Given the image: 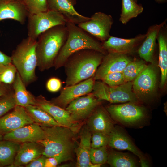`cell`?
<instances>
[{"instance_id":"obj_3","label":"cell","mask_w":167,"mask_h":167,"mask_svg":"<svg viewBox=\"0 0 167 167\" xmlns=\"http://www.w3.org/2000/svg\"><path fill=\"white\" fill-rule=\"evenodd\" d=\"M67 35L65 25L54 27L39 36L37 40L36 52L37 67L41 71L54 66L55 60Z\"/></svg>"},{"instance_id":"obj_13","label":"cell","mask_w":167,"mask_h":167,"mask_svg":"<svg viewBox=\"0 0 167 167\" xmlns=\"http://www.w3.org/2000/svg\"><path fill=\"white\" fill-rule=\"evenodd\" d=\"M34 122L25 107L16 105L11 112L0 118V134L3 136Z\"/></svg>"},{"instance_id":"obj_43","label":"cell","mask_w":167,"mask_h":167,"mask_svg":"<svg viewBox=\"0 0 167 167\" xmlns=\"http://www.w3.org/2000/svg\"><path fill=\"white\" fill-rule=\"evenodd\" d=\"M156 2L159 3H161L165 2L166 0H155Z\"/></svg>"},{"instance_id":"obj_35","label":"cell","mask_w":167,"mask_h":167,"mask_svg":"<svg viewBox=\"0 0 167 167\" xmlns=\"http://www.w3.org/2000/svg\"><path fill=\"white\" fill-rule=\"evenodd\" d=\"M29 15L45 11L48 10L47 0H22Z\"/></svg>"},{"instance_id":"obj_40","label":"cell","mask_w":167,"mask_h":167,"mask_svg":"<svg viewBox=\"0 0 167 167\" xmlns=\"http://www.w3.org/2000/svg\"><path fill=\"white\" fill-rule=\"evenodd\" d=\"M60 163L59 160L56 157H47L44 167H55Z\"/></svg>"},{"instance_id":"obj_23","label":"cell","mask_w":167,"mask_h":167,"mask_svg":"<svg viewBox=\"0 0 167 167\" xmlns=\"http://www.w3.org/2000/svg\"><path fill=\"white\" fill-rule=\"evenodd\" d=\"M43 146L39 142H26L21 143L19 149L11 167H21L43 155Z\"/></svg>"},{"instance_id":"obj_19","label":"cell","mask_w":167,"mask_h":167,"mask_svg":"<svg viewBox=\"0 0 167 167\" xmlns=\"http://www.w3.org/2000/svg\"><path fill=\"white\" fill-rule=\"evenodd\" d=\"M48 10L58 12L65 18L67 22L78 24L90 19L78 13L74 6L76 0H47Z\"/></svg>"},{"instance_id":"obj_28","label":"cell","mask_w":167,"mask_h":167,"mask_svg":"<svg viewBox=\"0 0 167 167\" xmlns=\"http://www.w3.org/2000/svg\"><path fill=\"white\" fill-rule=\"evenodd\" d=\"M25 108L33 122L41 126H64L57 122L48 113L36 105H28Z\"/></svg>"},{"instance_id":"obj_20","label":"cell","mask_w":167,"mask_h":167,"mask_svg":"<svg viewBox=\"0 0 167 167\" xmlns=\"http://www.w3.org/2000/svg\"><path fill=\"white\" fill-rule=\"evenodd\" d=\"M29 13L22 1L0 0V21L11 19L25 24Z\"/></svg>"},{"instance_id":"obj_38","label":"cell","mask_w":167,"mask_h":167,"mask_svg":"<svg viewBox=\"0 0 167 167\" xmlns=\"http://www.w3.org/2000/svg\"><path fill=\"white\" fill-rule=\"evenodd\" d=\"M62 86V83L58 78L53 77L47 81L46 87L47 90L51 92H56L60 90Z\"/></svg>"},{"instance_id":"obj_1","label":"cell","mask_w":167,"mask_h":167,"mask_svg":"<svg viewBox=\"0 0 167 167\" xmlns=\"http://www.w3.org/2000/svg\"><path fill=\"white\" fill-rule=\"evenodd\" d=\"M105 55L91 49L77 51L67 59L64 66L66 86L77 84L94 76Z\"/></svg>"},{"instance_id":"obj_14","label":"cell","mask_w":167,"mask_h":167,"mask_svg":"<svg viewBox=\"0 0 167 167\" xmlns=\"http://www.w3.org/2000/svg\"><path fill=\"white\" fill-rule=\"evenodd\" d=\"M108 145L118 150H127L132 152L139 158L142 167L148 166L149 163L145 156L120 127L114 126L109 135Z\"/></svg>"},{"instance_id":"obj_2","label":"cell","mask_w":167,"mask_h":167,"mask_svg":"<svg viewBox=\"0 0 167 167\" xmlns=\"http://www.w3.org/2000/svg\"><path fill=\"white\" fill-rule=\"evenodd\" d=\"M44 139L39 143L44 147L43 155L57 158L61 163L73 157L75 132L62 126H44Z\"/></svg>"},{"instance_id":"obj_33","label":"cell","mask_w":167,"mask_h":167,"mask_svg":"<svg viewBox=\"0 0 167 167\" xmlns=\"http://www.w3.org/2000/svg\"><path fill=\"white\" fill-rule=\"evenodd\" d=\"M109 152L106 146L97 148H92L90 154L91 162L101 165L107 162Z\"/></svg>"},{"instance_id":"obj_11","label":"cell","mask_w":167,"mask_h":167,"mask_svg":"<svg viewBox=\"0 0 167 167\" xmlns=\"http://www.w3.org/2000/svg\"><path fill=\"white\" fill-rule=\"evenodd\" d=\"M101 101L91 92L73 101L65 109L69 113L72 121L78 122L90 116Z\"/></svg>"},{"instance_id":"obj_34","label":"cell","mask_w":167,"mask_h":167,"mask_svg":"<svg viewBox=\"0 0 167 167\" xmlns=\"http://www.w3.org/2000/svg\"><path fill=\"white\" fill-rule=\"evenodd\" d=\"M16 105L13 89L0 97V118L11 111Z\"/></svg>"},{"instance_id":"obj_15","label":"cell","mask_w":167,"mask_h":167,"mask_svg":"<svg viewBox=\"0 0 167 167\" xmlns=\"http://www.w3.org/2000/svg\"><path fill=\"white\" fill-rule=\"evenodd\" d=\"M133 60L127 54L108 53L104 56L95 73L96 80H100L105 75L116 72H122Z\"/></svg>"},{"instance_id":"obj_30","label":"cell","mask_w":167,"mask_h":167,"mask_svg":"<svg viewBox=\"0 0 167 167\" xmlns=\"http://www.w3.org/2000/svg\"><path fill=\"white\" fill-rule=\"evenodd\" d=\"M107 162L112 167H135V160L126 153L112 151L109 153Z\"/></svg>"},{"instance_id":"obj_42","label":"cell","mask_w":167,"mask_h":167,"mask_svg":"<svg viewBox=\"0 0 167 167\" xmlns=\"http://www.w3.org/2000/svg\"><path fill=\"white\" fill-rule=\"evenodd\" d=\"M11 62V56L0 51V65H6Z\"/></svg>"},{"instance_id":"obj_10","label":"cell","mask_w":167,"mask_h":167,"mask_svg":"<svg viewBox=\"0 0 167 167\" xmlns=\"http://www.w3.org/2000/svg\"><path fill=\"white\" fill-rule=\"evenodd\" d=\"M157 79L155 69L150 65L134 80L132 88L138 100L146 102L151 98L156 89Z\"/></svg>"},{"instance_id":"obj_7","label":"cell","mask_w":167,"mask_h":167,"mask_svg":"<svg viewBox=\"0 0 167 167\" xmlns=\"http://www.w3.org/2000/svg\"><path fill=\"white\" fill-rule=\"evenodd\" d=\"M136 103L111 105L106 107V110L113 119L123 125L142 126L147 120V115L145 109Z\"/></svg>"},{"instance_id":"obj_25","label":"cell","mask_w":167,"mask_h":167,"mask_svg":"<svg viewBox=\"0 0 167 167\" xmlns=\"http://www.w3.org/2000/svg\"><path fill=\"white\" fill-rule=\"evenodd\" d=\"M12 86L16 105L24 107L30 105H36V97L27 90L26 86L18 72Z\"/></svg>"},{"instance_id":"obj_27","label":"cell","mask_w":167,"mask_h":167,"mask_svg":"<svg viewBox=\"0 0 167 167\" xmlns=\"http://www.w3.org/2000/svg\"><path fill=\"white\" fill-rule=\"evenodd\" d=\"M20 145V143L10 140H0V167H11Z\"/></svg>"},{"instance_id":"obj_24","label":"cell","mask_w":167,"mask_h":167,"mask_svg":"<svg viewBox=\"0 0 167 167\" xmlns=\"http://www.w3.org/2000/svg\"><path fill=\"white\" fill-rule=\"evenodd\" d=\"M88 125V128L92 132H99L108 135L114 127L105 110L97 107L90 116Z\"/></svg>"},{"instance_id":"obj_18","label":"cell","mask_w":167,"mask_h":167,"mask_svg":"<svg viewBox=\"0 0 167 167\" xmlns=\"http://www.w3.org/2000/svg\"><path fill=\"white\" fill-rule=\"evenodd\" d=\"M146 34H139L135 37L125 39L110 36L103 42V49L108 53L128 54L133 52L145 39Z\"/></svg>"},{"instance_id":"obj_26","label":"cell","mask_w":167,"mask_h":167,"mask_svg":"<svg viewBox=\"0 0 167 167\" xmlns=\"http://www.w3.org/2000/svg\"><path fill=\"white\" fill-rule=\"evenodd\" d=\"M164 26L161 29L157 40L159 48V66L161 74L160 84L161 88L164 87L167 77V35Z\"/></svg>"},{"instance_id":"obj_8","label":"cell","mask_w":167,"mask_h":167,"mask_svg":"<svg viewBox=\"0 0 167 167\" xmlns=\"http://www.w3.org/2000/svg\"><path fill=\"white\" fill-rule=\"evenodd\" d=\"M27 19L28 36L35 40L49 29L57 25H65L67 22L61 14L49 10L29 14Z\"/></svg>"},{"instance_id":"obj_9","label":"cell","mask_w":167,"mask_h":167,"mask_svg":"<svg viewBox=\"0 0 167 167\" xmlns=\"http://www.w3.org/2000/svg\"><path fill=\"white\" fill-rule=\"evenodd\" d=\"M113 22L111 15L97 12L94 14L89 20L80 23L77 25L103 42L110 36L109 32Z\"/></svg>"},{"instance_id":"obj_12","label":"cell","mask_w":167,"mask_h":167,"mask_svg":"<svg viewBox=\"0 0 167 167\" xmlns=\"http://www.w3.org/2000/svg\"><path fill=\"white\" fill-rule=\"evenodd\" d=\"M95 81L93 76L77 84L66 86L62 89L60 95L53 98L50 101L65 109L73 101L92 92Z\"/></svg>"},{"instance_id":"obj_5","label":"cell","mask_w":167,"mask_h":167,"mask_svg":"<svg viewBox=\"0 0 167 167\" xmlns=\"http://www.w3.org/2000/svg\"><path fill=\"white\" fill-rule=\"evenodd\" d=\"M37 40L28 37L23 39L12 52L11 63L16 67L26 86L36 81L37 65Z\"/></svg>"},{"instance_id":"obj_29","label":"cell","mask_w":167,"mask_h":167,"mask_svg":"<svg viewBox=\"0 0 167 167\" xmlns=\"http://www.w3.org/2000/svg\"><path fill=\"white\" fill-rule=\"evenodd\" d=\"M122 9L119 21L126 24L131 19L137 17L143 11V8L134 0H122Z\"/></svg>"},{"instance_id":"obj_4","label":"cell","mask_w":167,"mask_h":167,"mask_svg":"<svg viewBox=\"0 0 167 167\" xmlns=\"http://www.w3.org/2000/svg\"><path fill=\"white\" fill-rule=\"evenodd\" d=\"M67 39L61 49L54 63L57 70L64 66L68 58L74 53L83 49H91L105 55L107 53L103 48L102 44L87 33L76 24L67 22Z\"/></svg>"},{"instance_id":"obj_21","label":"cell","mask_w":167,"mask_h":167,"mask_svg":"<svg viewBox=\"0 0 167 167\" xmlns=\"http://www.w3.org/2000/svg\"><path fill=\"white\" fill-rule=\"evenodd\" d=\"M166 20L159 24L151 26L146 33V37L138 50L139 57L146 62L153 63L154 55L159 33L165 25Z\"/></svg>"},{"instance_id":"obj_44","label":"cell","mask_w":167,"mask_h":167,"mask_svg":"<svg viewBox=\"0 0 167 167\" xmlns=\"http://www.w3.org/2000/svg\"><path fill=\"white\" fill-rule=\"evenodd\" d=\"M3 139V135L0 134V140Z\"/></svg>"},{"instance_id":"obj_46","label":"cell","mask_w":167,"mask_h":167,"mask_svg":"<svg viewBox=\"0 0 167 167\" xmlns=\"http://www.w3.org/2000/svg\"></svg>"},{"instance_id":"obj_17","label":"cell","mask_w":167,"mask_h":167,"mask_svg":"<svg viewBox=\"0 0 167 167\" xmlns=\"http://www.w3.org/2000/svg\"><path fill=\"white\" fill-rule=\"evenodd\" d=\"M45 135L42 126L36 123L30 124L3 136V139L20 143L26 142H39Z\"/></svg>"},{"instance_id":"obj_6","label":"cell","mask_w":167,"mask_h":167,"mask_svg":"<svg viewBox=\"0 0 167 167\" xmlns=\"http://www.w3.org/2000/svg\"><path fill=\"white\" fill-rule=\"evenodd\" d=\"M133 82H128L115 86H110L102 81H95L92 93L100 101L105 100L112 103L132 102L139 100L132 88Z\"/></svg>"},{"instance_id":"obj_32","label":"cell","mask_w":167,"mask_h":167,"mask_svg":"<svg viewBox=\"0 0 167 167\" xmlns=\"http://www.w3.org/2000/svg\"><path fill=\"white\" fill-rule=\"evenodd\" d=\"M17 71L11 63L0 65V83L12 85Z\"/></svg>"},{"instance_id":"obj_36","label":"cell","mask_w":167,"mask_h":167,"mask_svg":"<svg viewBox=\"0 0 167 167\" xmlns=\"http://www.w3.org/2000/svg\"><path fill=\"white\" fill-rule=\"evenodd\" d=\"M110 86H115L126 82L122 72H116L106 75L100 80Z\"/></svg>"},{"instance_id":"obj_39","label":"cell","mask_w":167,"mask_h":167,"mask_svg":"<svg viewBox=\"0 0 167 167\" xmlns=\"http://www.w3.org/2000/svg\"><path fill=\"white\" fill-rule=\"evenodd\" d=\"M46 157L42 155L25 165L26 167H44Z\"/></svg>"},{"instance_id":"obj_31","label":"cell","mask_w":167,"mask_h":167,"mask_svg":"<svg viewBox=\"0 0 167 167\" xmlns=\"http://www.w3.org/2000/svg\"><path fill=\"white\" fill-rule=\"evenodd\" d=\"M143 60H132L122 71L126 82L134 80L147 67Z\"/></svg>"},{"instance_id":"obj_37","label":"cell","mask_w":167,"mask_h":167,"mask_svg":"<svg viewBox=\"0 0 167 167\" xmlns=\"http://www.w3.org/2000/svg\"><path fill=\"white\" fill-rule=\"evenodd\" d=\"M92 148L106 146L109 141V135L99 132H93L91 138Z\"/></svg>"},{"instance_id":"obj_16","label":"cell","mask_w":167,"mask_h":167,"mask_svg":"<svg viewBox=\"0 0 167 167\" xmlns=\"http://www.w3.org/2000/svg\"><path fill=\"white\" fill-rule=\"evenodd\" d=\"M36 105L48 113L58 123L76 132L79 129L78 122L73 121L68 112L47 100L41 95L36 97Z\"/></svg>"},{"instance_id":"obj_41","label":"cell","mask_w":167,"mask_h":167,"mask_svg":"<svg viewBox=\"0 0 167 167\" xmlns=\"http://www.w3.org/2000/svg\"><path fill=\"white\" fill-rule=\"evenodd\" d=\"M12 90V85L0 83V97Z\"/></svg>"},{"instance_id":"obj_22","label":"cell","mask_w":167,"mask_h":167,"mask_svg":"<svg viewBox=\"0 0 167 167\" xmlns=\"http://www.w3.org/2000/svg\"><path fill=\"white\" fill-rule=\"evenodd\" d=\"M80 141L75 152L76 156V166L78 167H99L100 165L92 164L90 160L91 147V131L87 127L83 128L80 133Z\"/></svg>"},{"instance_id":"obj_45","label":"cell","mask_w":167,"mask_h":167,"mask_svg":"<svg viewBox=\"0 0 167 167\" xmlns=\"http://www.w3.org/2000/svg\"><path fill=\"white\" fill-rule=\"evenodd\" d=\"M135 2H137V1L138 0H134Z\"/></svg>"}]
</instances>
